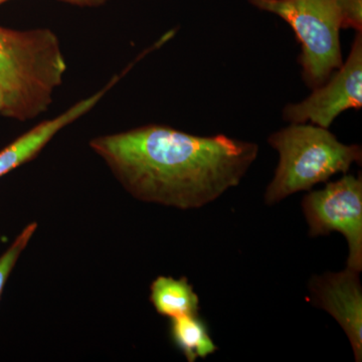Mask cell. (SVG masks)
<instances>
[{
    "label": "cell",
    "instance_id": "6da1fadb",
    "mask_svg": "<svg viewBox=\"0 0 362 362\" xmlns=\"http://www.w3.org/2000/svg\"><path fill=\"white\" fill-rule=\"evenodd\" d=\"M90 147L134 199L180 209H199L238 187L259 153L256 143L159 124L98 136Z\"/></svg>",
    "mask_w": 362,
    "mask_h": 362
},
{
    "label": "cell",
    "instance_id": "7a4b0ae2",
    "mask_svg": "<svg viewBox=\"0 0 362 362\" xmlns=\"http://www.w3.org/2000/svg\"><path fill=\"white\" fill-rule=\"evenodd\" d=\"M66 62L49 28L16 30L0 25V115L25 122L49 110L63 84Z\"/></svg>",
    "mask_w": 362,
    "mask_h": 362
},
{
    "label": "cell",
    "instance_id": "3957f363",
    "mask_svg": "<svg viewBox=\"0 0 362 362\" xmlns=\"http://www.w3.org/2000/svg\"><path fill=\"white\" fill-rule=\"evenodd\" d=\"M268 142L279 153L275 175L266 190L268 206L346 173L362 160L359 145L343 144L327 128L313 124L291 123L273 133Z\"/></svg>",
    "mask_w": 362,
    "mask_h": 362
},
{
    "label": "cell",
    "instance_id": "277c9868",
    "mask_svg": "<svg viewBox=\"0 0 362 362\" xmlns=\"http://www.w3.org/2000/svg\"><path fill=\"white\" fill-rule=\"evenodd\" d=\"M259 11L280 16L301 45L299 63L305 84L323 85L342 65L341 16L335 0H247Z\"/></svg>",
    "mask_w": 362,
    "mask_h": 362
},
{
    "label": "cell",
    "instance_id": "5b68a950",
    "mask_svg": "<svg viewBox=\"0 0 362 362\" xmlns=\"http://www.w3.org/2000/svg\"><path fill=\"white\" fill-rule=\"evenodd\" d=\"M302 209L311 238L338 232L349 244L347 268L362 270V180L345 175L323 189L309 192Z\"/></svg>",
    "mask_w": 362,
    "mask_h": 362
},
{
    "label": "cell",
    "instance_id": "8992f818",
    "mask_svg": "<svg viewBox=\"0 0 362 362\" xmlns=\"http://www.w3.org/2000/svg\"><path fill=\"white\" fill-rule=\"evenodd\" d=\"M362 107V33H356L349 58L310 96L283 110L290 123H310L329 128L340 114Z\"/></svg>",
    "mask_w": 362,
    "mask_h": 362
},
{
    "label": "cell",
    "instance_id": "52a82bcc",
    "mask_svg": "<svg viewBox=\"0 0 362 362\" xmlns=\"http://www.w3.org/2000/svg\"><path fill=\"white\" fill-rule=\"evenodd\" d=\"M311 302L329 313L349 337L357 362L362 361V289L359 272L346 268L324 274L309 283Z\"/></svg>",
    "mask_w": 362,
    "mask_h": 362
},
{
    "label": "cell",
    "instance_id": "ba28073f",
    "mask_svg": "<svg viewBox=\"0 0 362 362\" xmlns=\"http://www.w3.org/2000/svg\"><path fill=\"white\" fill-rule=\"evenodd\" d=\"M150 301L157 313L170 319L199 314V298L185 277H157L150 286Z\"/></svg>",
    "mask_w": 362,
    "mask_h": 362
},
{
    "label": "cell",
    "instance_id": "9c48e42d",
    "mask_svg": "<svg viewBox=\"0 0 362 362\" xmlns=\"http://www.w3.org/2000/svg\"><path fill=\"white\" fill-rule=\"evenodd\" d=\"M170 337L189 362L206 358L218 350L206 322L199 314L171 319Z\"/></svg>",
    "mask_w": 362,
    "mask_h": 362
},
{
    "label": "cell",
    "instance_id": "30bf717a",
    "mask_svg": "<svg viewBox=\"0 0 362 362\" xmlns=\"http://www.w3.org/2000/svg\"><path fill=\"white\" fill-rule=\"evenodd\" d=\"M37 223H30L23 228L16 239L11 243V246L7 247L6 251L0 256V299H1L2 293L11 273H13L14 267L18 264V259L21 254L30 244V240L37 232Z\"/></svg>",
    "mask_w": 362,
    "mask_h": 362
},
{
    "label": "cell",
    "instance_id": "8fae6325",
    "mask_svg": "<svg viewBox=\"0 0 362 362\" xmlns=\"http://www.w3.org/2000/svg\"><path fill=\"white\" fill-rule=\"evenodd\" d=\"M343 28H352L356 33L362 32V0H335Z\"/></svg>",
    "mask_w": 362,
    "mask_h": 362
},
{
    "label": "cell",
    "instance_id": "7c38bea8",
    "mask_svg": "<svg viewBox=\"0 0 362 362\" xmlns=\"http://www.w3.org/2000/svg\"><path fill=\"white\" fill-rule=\"evenodd\" d=\"M8 0H0V6L6 4ZM64 4H71L73 6L84 7V8H97L103 6L109 0H59Z\"/></svg>",
    "mask_w": 362,
    "mask_h": 362
},
{
    "label": "cell",
    "instance_id": "4fadbf2b",
    "mask_svg": "<svg viewBox=\"0 0 362 362\" xmlns=\"http://www.w3.org/2000/svg\"><path fill=\"white\" fill-rule=\"evenodd\" d=\"M4 96H2V93L0 92V114H1L2 109H4Z\"/></svg>",
    "mask_w": 362,
    "mask_h": 362
}]
</instances>
